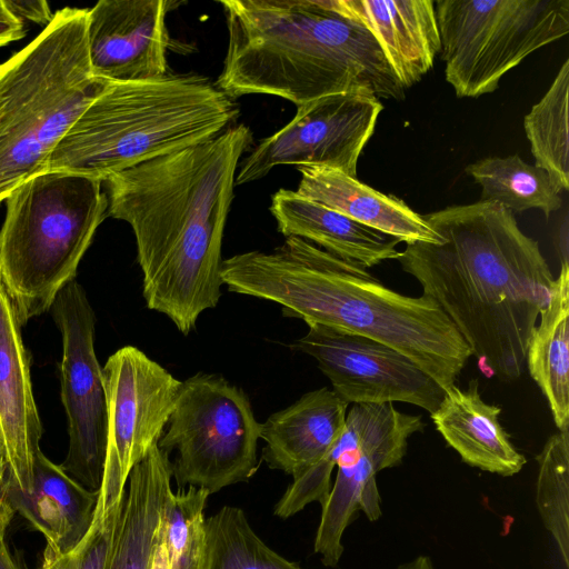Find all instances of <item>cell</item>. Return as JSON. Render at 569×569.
Wrapping results in <instances>:
<instances>
[{
    "label": "cell",
    "mask_w": 569,
    "mask_h": 569,
    "mask_svg": "<svg viewBox=\"0 0 569 569\" xmlns=\"http://www.w3.org/2000/svg\"><path fill=\"white\" fill-rule=\"evenodd\" d=\"M16 511L9 497V481L6 466L0 463V538H4L6 531Z\"/></svg>",
    "instance_id": "obj_33"
},
{
    "label": "cell",
    "mask_w": 569,
    "mask_h": 569,
    "mask_svg": "<svg viewBox=\"0 0 569 569\" xmlns=\"http://www.w3.org/2000/svg\"><path fill=\"white\" fill-rule=\"evenodd\" d=\"M425 427L421 416L401 412L392 403L353 405L347 412L345 429L327 455L338 471L315 538V552L325 566L339 563L342 536L359 511L370 521L381 517L376 475L400 465L409 438Z\"/></svg>",
    "instance_id": "obj_10"
},
{
    "label": "cell",
    "mask_w": 569,
    "mask_h": 569,
    "mask_svg": "<svg viewBox=\"0 0 569 569\" xmlns=\"http://www.w3.org/2000/svg\"><path fill=\"white\" fill-rule=\"evenodd\" d=\"M210 493L197 487L170 492L163 511V539L170 569H204V508Z\"/></svg>",
    "instance_id": "obj_29"
},
{
    "label": "cell",
    "mask_w": 569,
    "mask_h": 569,
    "mask_svg": "<svg viewBox=\"0 0 569 569\" xmlns=\"http://www.w3.org/2000/svg\"><path fill=\"white\" fill-rule=\"evenodd\" d=\"M536 503L569 568V428L553 433L537 456Z\"/></svg>",
    "instance_id": "obj_28"
},
{
    "label": "cell",
    "mask_w": 569,
    "mask_h": 569,
    "mask_svg": "<svg viewBox=\"0 0 569 569\" xmlns=\"http://www.w3.org/2000/svg\"><path fill=\"white\" fill-rule=\"evenodd\" d=\"M23 21L13 16L0 0V47L20 40L24 37Z\"/></svg>",
    "instance_id": "obj_32"
},
{
    "label": "cell",
    "mask_w": 569,
    "mask_h": 569,
    "mask_svg": "<svg viewBox=\"0 0 569 569\" xmlns=\"http://www.w3.org/2000/svg\"><path fill=\"white\" fill-rule=\"evenodd\" d=\"M291 348L312 357L349 405L407 402L432 413L445 396L410 358L363 336L312 323Z\"/></svg>",
    "instance_id": "obj_14"
},
{
    "label": "cell",
    "mask_w": 569,
    "mask_h": 569,
    "mask_svg": "<svg viewBox=\"0 0 569 569\" xmlns=\"http://www.w3.org/2000/svg\"><path fill=\"white\" fill-rule=\"evenodd\" d=\"M446 81L459 98L493 92L505 73L569 33V0H437Z\"/></svg>",
    "instance_id": "obj_8"
},
{
    "label": "cell",
    "mask_w": 569,
    "mask_h": 569,
    "mask_svg": "<svg viewBox=\"0 0 569 569\" xmlns=\"http://www.w3.org/2000/svg\"><path fill=\"white\" fill-rule=\"evenodd\" d=\"M261 422L247 395L222 376L198 372L181 381L158 447L170 456L178 488L210 495L247 481L258 468Z\"/></svg>",
    "instance_id": "obj_9"
},
{
    "label": "cell",
    "mask_w": 569,
    "mask_h": 569,
    "mask_svg": "<svg viewBox=\"0 0 569 569\" xmlns=\"http://www.w3.org/2000/svg\"><path fill=\"white\" fill-rule=\"evenodd\" d=\"M383 104L366 92L322 97L302 106L283 128L263 139L242 161L236 186L266 177L280 164H321L357 178L358 160Z\"/></svg>",
    "instance_id": "obj_13"
},
{
    "label": "cell",
    "mask_w": 569,
    "mask_h": 569,
    "mask_svg": "<svg viewBox=\"0 0 569 569\" xmlns=\"http://www.w3.org/2000/svg\"><path fill=\"white\" fill-rule=\"evenodd\" d=\"M349 403L332 389L305 393L261 423L262 458L271 469L298 478L321 461L340 438Z\"/></svg>",
    "instance_id": "obj_18"
},
{
    "label": "cell",
    "mask_w": 569,
    "mask_h": 569,
    "mask_svg": "<svg viewBox=\"0 0 569 569\" xmlns=\"http://www.w3.org/2000/svg\"><path fill=\"white\" fill-rule=\"evenodd\" d=\"M270 211L278 231L305 239L319 248L365 268L399 256V240L363 226L351 218L309 200L296 191L280 189Z\"/></svg>",
    "instance_id": "obj_22"
},
{
    "label": "cell",
    "mask_w": 569,
    "mask_h": 569,
    "mask_svg": "<svg viewBox=\"0 0 569 569\" xmlns=\"http://www.w3.org/2000/svg\"><path fill=\"white\" fill-rule=\"evenodd\" d=\"M236 100L207 77L110 82L52 151L47 170L110 176L207 142L233 126Z\"/></svg>",
    "instance_id": "obj_5"
},
{
    "label": "cell",
    "mask_w": 569,
    "mask_h": 569,
    "mask_svg": "<svg viewBox=\"0 0 569 569\" xmlns=\"http://www.w3.org/2000/svg\"><path fill=\"white\" fill-rule=\"evenodd\" d=\"M253 136L243 123L110 176L107 214L132 229L150 310L188 335L221 297V248L236 169Z\"/></svg>",
    "instance_id": "obj_1"
},
{
    "label": "cell",
    "mask_w": 569,
    "mask_h": 569,
    "mask_svg": "<svg viewBox=\"0 0 569 569\" xmlns=\"http://www.w3.org/2000/svg\"><path fill=\"white\" fill-rule=\"evenodd\" d=\"M376 39L403 89L427 74L440 52L433 0H335Z\"/></svg>",
    "instance_id": "obj_17"
},
{
    "label": "cell",
    "mask_w": 569,
    "mask_h": 569,
    "mask_svg": "<svg viewBox=\"0 0 569 569\" xmlns=\"http://www.w3.org/2000/svg\"><path fill=\"white\" fill-rule=\"evenodd\" d=\"M148 569H170L167 548L163 539V516L160 523L158 538L150 555Z\"/></svg>",
    "instance_id": "obj_34"
},
{
    "label": "cell",
    "mask_w": 569,
    "mask_h": 569,
    "mask_svg": "<svg viewBox=\"0 0 569 569\" xmlns=\"http://www.w3.org/2000/svg\"><path fill=\"white\" fill-rule=\"evenodd\" d=\"M396 569H435V567L430 557L418 556L413 560L398 566Z\"/></svg>",
    "instance_id": "obj_36"
},
{
    "label": "cell",
    "mask_w": 569,
    "mask_h": 569,
    "mask_svg": "<svg viewBox=\"0 0 569 569\" xmlns=\"http://www.w3.org/2000/svg\"><path fill=\"white\" fill-rule=\"evenodd\" d=\"M50 310L62 337L61 401L69 435L60 467L84 488L98 491L104 469L108 416L103 372L94 351V311L76 279L60 290Z\"/></svg>",
    "instance_id": "obj_11"
},
{
    "label": "cell",
    "mask_w": 569,
    "mask_h": 569,
    "mask_svg": "<svg viewBox=\"0 0 569 569\" xmlns=\"http://www.w3.org/2000/svg\"><path fill=\"white\" fill-rule=\"evenodd\" d=\"M0 463L4 465L3 457H2V448H1V441H0ZM6 466V465H4ZM7 469V468H6Z\"/></svg>",
    "instance_id": "obj_37"
},
{
    "label": "cell",
    "mask_w": 569,
    "mask_h": 569,
    "mask_svg": "<svg viewBox=\"0 0 569 569\" xmlns=\"http://www.w3.org/2000/svg\"><path fill=\"white\" fill-rule=\"evenodd\" d=\"M221 279L231 292L278 303L287 317L398 350L445 391L471 357L456 326L430 297L398 293L367 268L298 237H287L268 252L254 250L224 259Z\"/></svg>",
    "instance_id": "obj_3"
},
{
    "label": "cell",
    "mask_w": 569,
    "mask_h": 569,
    "mask_svg": "<svg viewBox=\"0 0 569 569\" xmlns=\"http://www.w3.org/2000/svg\"><path fill=\"white\" fill-rule=\"evenodd\" d=\"M16 512L41 532L56 555L71 551L89 530L99 490L91 491L68 476L40 450L33 463L31 489L9 486Z\"/></svg>",
    "instance_id": "obj_21"
},
{
    "label": "cell",
    "mask_w": 569,
    "mask_h": 569,
    "mask_svg": "<svg viewBox=\"0 0 569 569\" xmlns=\"http://www.w3.org/2000/svg\"><path fill=\"white\" fill-rule=\"evenodd\" d=\"M500 412L499 406L482 400L478 379H472L466 389L453 385L445 391L430 417L448 446L465 463L510 477L518 473L527 460L500 425Z\"/></svg>",
    "instance_id": "obj_20"
},
{
    "label": "cell",
    "mask_w": 569,
    "mask_h": 569,
    "mask_svg": "<svg viewBox=\"0 0 569 569\" xmlns=\"http://www.w3.org/2000/svg\"><path fill=\"white\" fill-rule=\"evenodd\" d=\"M423 218L441 242L407 244L397 258L402 270L452 321L488 378L518 379L555 284L538 242L493 201Z\"/></svg>",
    "instance_id": "obj_2"
},
{
    "label": "cell",
    "mask_w": 569,
    "mask_h": 569,
    "mask_svg": "<svg viewBox=\"0 0 569 569\" xmlns=\"http://www.w3.org/2000/svg\"><path fill=\"white\" fill-rule=\"evenodd\" d=\"M87 23L88 9L64 7L0 63V203L47 170L54 148L110 83L92 73Z\"/></svg>",
    "instance_id": "obj_6"
},
{
    "label": "cell",
    "mask_w": 569,
    "mask_h": 569,
    "mask_svg": "<svg viewBox=\"0 0 569 569\" xmlns=\"http://www.w3.org/2000/svg\"><path fill=\"white\" fill-rule=\"evenodd\" d=\"M102 372L108 420L99 492L117 498L126 493L133 467L163 435L181 381L133 346L112 353Z\"/></svg>",
    "instance_id": "obj_12"
},
{
    "label": "cell",
    "mask_w": 569,
    "mask_h": 569,
    "mask_svg": "<svg viewBox=\"0 0 569 569\" xmlns=\"http://www.w3.org/2000/svg\"><path fill=\"white\" fill-rule=\"evenodd\" d=\"M179 2L101 0L88 9L87 38L94 77L110 82L168 74L167 14Z\"/></svg>",
    "instance_id": "obj_15"
},
{
    "label": "cell",
    "mask_w": 569,
    "mask_h": 569,
    "mask_svg": "<svg viewBox=\"0 0 569 569\" xmlns=\"http://www.w3.org/2000/svg\"><path fill=\"white\" fill-rule=\"evenodd\" d=\"M123 501L124 496L107 501L99 493L91 526L81 541L64 555L46 547L41 565L48 569H108Z\"/></svg>",
    "instance_id": "obj_30"
},
{
    "label": "cell",
    "mask_w": 569,
    "mask_h": 569,
    "mask_svg": "<svg viewBox=\"0 0 569 569\" xmlns=\"http://www.w3.org/2000/svg\"><path fill=\"white\" fill-rule=\"evenodd\" d=\"M228 49L216 84L229 97L270 94L297 107L345 92L402 100L373 36L335 0H223Z\"/></svg>",
    "instance_id": "obj_4"
},
{
    "label": "cell",
    "mask_w": 569,
    "mask_h": 569,
    "mask_svg": "<svg viewBox=\"0 0 569 569\" xmlns=\"http://www.w3.org/2000/svg\"><path fill=\"white\" fill-rule=\"evenodd\" d=\"M102 181L42 171L13 189L0 228V281L20 326L50 310L74 280L94 233L108 217Z\"/></svg>",
    "instance_id": "obj_7"
},
{
    "label": "cell",
    "mask_w": 569,
    "mask_h": 569,
    "mask_svg": "<svg viewBox=\"0 0 569 569\" xmlns=\"http://www.w3.org/2000/svg\"><path fill=\"white\" fill-rule=\"evenodd\" d=\"M39 569H48V568L44 567L43 565H41Z\"/></svg>",
    "instance_id": "obj_38"
},
{
    "label": "cell",
    "mask_w": 569,
    "mask_h": 569,
    "mask_svg": "<svg viewBox=\"0 0 569 569\" xmlns=\"http://www.w3.org/2000/svg\"><path fill=\"white\" fill-rule=\"evenodd\" d=\"M297 193L407 244L440 243V236L423 216L402 199L386 194L339 169L321 164L297 166Z\"/></svg>",
    "instance_id": "obj_19"
},
{
    "label": "cell",
    "mask_w": 569,
    "mask_h": 569,
    "mask_svg": "<svg viewBox=\"0 0 569 569\" xmlns=\"http://www.w3.org/2000/svg\"><path fill=\"white\" fill-rule=\"evenodd\" d=\"M465 171L481 187V201L497 202L513 214L539 209L548 219L562 206L561 191L550 174L518 154L483 158Z\"/></svg>",
    "instance_id": "obj_25"
},
{
    "label": "cell",
    "mask_w": 569,
    "mask_h": 569,
    "mask_svg": "<svg viewBox=\"0 0 569 569\" xmlns=\"http://www.w3.org/2000/svg\"><path fill=\"white\" fill-rule=\"evenodd\" d=\"M204 569H303L271 549L244 511L223 506L206 519Z\"/></svg>",
    "instance_id": "obj_27"
},
{
    "label": "cell",
    "mask_w": 569,
    "mask_h": 569,
    "mask_svg": "<svg viewBox=\"0 0 569 569\" xmlns=\"http://www.w3.org/2000/svg\"><path fill=\"white\" fill-rule=\"evenodd\" d=\"M8 10L20 20H28L48 26L53 14L48 2L43 0H3Z\"/></svg>",
    "instance_id": "obj_31"
},
{
    "label": "cell",
    "mask_w": 569,
    "mask_h": 569,
    "mask_svg": "<svg viewBox=\"0 0 569 569\" xmlns=\"http://www.w3.org/2000/svg\"><path fill=\"white\" fill-rule=\"evenodd\" d=\"M568 91L566 59L548 91L523 119L535 166L545 169L561 192L569 189Z\"/></svg>",
    "instance_id": "obj_26"
},
{
    "label": "cell",
    "mask_w": 569,
    "mask_h": 569,
    "mask_svg": "<svg viewBox=\"0 0 569 569\" xmlns=\"http://www.w3.org/2000/svg\"><path fill=\"white\" fill-rule=\"evenodd\" d=\"M171 480L170 457L156 443L129 475L108 569H148Z\"/></svg>",
    "instance_id": "obj_23"
},
{
    "label": "cell",
    "mask_w": 569,
    "mask_h": 569,
    "mask_svg": "<svg viewBox=\"0 0 569 569\" xmlns=\"http://www.w3.org/2000/svg\"><path fill=\"white\" fill-rule=\"evenodd\" d=\"M0 569H20L8 549L4 538H0Z\"/></svg>",
    "instance_id": "obj_35"
},
{
    "label": "cell",
    "mask_w": 569,
    "mask_h": 569,
    "mask_svg": "<svg viewBox=\"0 0 569 569\" xmlns=\"http://www.w3.org/2000/svg\"><path fill=\"white\" fill-rule=\"evenodd\" d=\"M530 337L526 366L546 397L555 425L569 428V267L561 263L550 300Z\"/></svg>",
    "instance_id": "obj_24"
},
{
    "label": "cell",
    "mask_w": 569,
    "mask_h": 569,
    "mask_svg": "<svg viewBox=\"0 0 569 569\" xmlns=\"http://www.w3.org/2000/svg\"><path fill=\"white\" fill-rule=\"evenodd\" d=\"M20 323L0 281V441L11 488L31 489L42 425Z\"/></svg>",
    "instance_id": "obj_16"
}]
</instances>
